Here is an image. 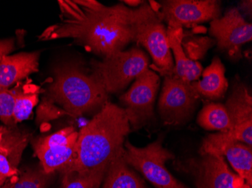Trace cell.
Returning <instances> with one entry per match:
<instances>
[{"label":"cell","mask_w":252,"mask_h":188,"mask_svg":"<svg viewBox=\"0 0 252 188\" xmlns=\"http://www.w3.org/2000/svg\"><path fill=\"white\" fill-rule=\"evenodd\" d=\"M149 69V57L137 48L116 52L93 60L91 74L107 94L121 91Z\"/></svg>","instance_id":"277c9868"},{"label":"cell","mask_w":252,"mask_h":188,"mask_svg":"<svg viewBox=\"0 0 252 188\" xmlns=\"http://www.w3.org/2000/svg\"><path fill=\"white\" fill-rule=\"evenodd\" d=\"M123 2L132 7H137L138 5H141L144 2L143 1H139V0H126Z\"/></svg>","instance_id":"f546056e"},{"label":"cell","mask_w":252,"mask_h":188,"mask_svg":"<svg viewBox=\"0 0 252 188\" xmlns=\"http://www.w3.org/2000/svg\"><path fill=\"white\" fill-rule=\"evenodd\" d=\"M185 166L193 177L196 188H252L219 155H200L188 160Z\"/></svg>","instance_id":"9c48e42d"},{"label":"cell","mask_w":252,"mask_h":188,"mask_svg":"<svg viewBox=\"0 0 252 188\" xmlns=\"http://www.w3.org/2000/svg\"><path fill=\"white\" fill-rule=\"evenodd\" d=\"M39 101L37 93H25L20 90L15 100L13 119L15 124L28 119Z\"/></svg>","instance_id":"d4e9b609"},{"label":"cell","mask_w":252,"mask_h":188,"mask_svg":"<svg viewBox=\"0 0 252 188\" xmlns=\"http://www.w3.org/2000/svg\"><path fill=\"white\" fill-rule=\"evenodd\" d=\"M76 142H74L68 145L34 151L40 161L44 172L52 174L70 163L76 152Z\"/></svg>","instance_id":"d6986e66"},{"label":"cell","mask_w":252,"mask_h":188,"mask_svg":"<svg viewBox=\"0 0 252 188\" xmlns=\"http://www.w3.org/2000/svg\"><path fill=\"white\" fill-rule=\"evenodd\" d=\"M84 11H70L73 18L58 28L52 38L71 37L104 57L121 52L134 41L137 25L157 16L147 3L130 8L123 4L106 7L96 1H74Z\"/></svg>","instance_id":"6da1fadb"},{"label":"cell","mask_w":252,"mask_h":188,"mask_svg":"<svg viewBox=\"0 0 252 188\" xmlns=\"http://www.w3.org/2000/svg\"><path fill=\"white\" fill-rule=\"evenodd\" d=\"M18 173V169L12 165L9 160L0 153V175L3 177H12Z\"/></svg>","instance_id":"83f0119b"},{"label":"cell","mask_w":252,"mask_h":188,"mask_svg":"<svg viewBox=\"0 0 252 188\" xmlns=\"http://www.w3.org/2000/svg\"><path fill=\"white\" fill-rule=\"evenodd\" d=\"M48 98L59 103L68 115L76 117L107 103L108 94L78 65L67 64L56 69L48 87Z\"/></svg>","instance_id":"3957f363"},{"label":"cell","mask_w":252,"mask_h":188,"mask_svg":"<svg viewBox=\"0 0 252 188\" xmlns=\"http://www.w3.org/2000/svg\"><path fill=\"white\" fill-rule=\"evenodd\" d=\"M158 14L168 28L182 29L220 18L221 2L217 0H166Z\"/></svg>","instance_id":"ba28073f"},{"label":"cell","mask_w":252,"mask_h":188,"mask_svg":"<svg viewBox=\"0 0 252 188\" xmlns=\"http://www.w3.org/2000/svg\"><path fill=\"white\" fill-rule=\"evenodd\" d=\"M2 140V127H0V145Z\"/></svg>","instance_id":"1f68e13d"},{"label":"cell","mask_w":252,"mask_h":188,"mask_svg":"<svg viewBox=\"0 0 252 188\" xmlns=\"http://www.w3.org/2000/svg\"><path fill=\"white\" fill-rule=\"evenodd\" d=\"M134 41L148 51L157 70L164 76L173 72V55L168 44L167 29L157 16L144 21L136 27Z\"/></svg>","instance_id":"7c38bea8"},{"label":"cell","mask_w":252,"mask_h":188,"mask_svg":"<svg viewBox=\"0 0 252 188\" xmlns=\"http://www.w3.org/2000/svg\"><path fill=\"white\" fill-rule=\"evenodd\" d=\"M167 36L171 53L175 57V66L171 75L188 83L197 81L202 75L203 68L199 62L190 60L187 56L181 45L182 29L168 28Z\"/></svg>","instance_id":"9a60e30c"},{"label":"cell","mask_w":252,"mask_h":188,"mask_svg":"<svg viewBox=\"0 0 252 188\" xmlns=\"http://www.w3.org/2000/svg\"><path fill=\"white\" fill-rule=\"evenodd\" d=\"M52 174L45 173L43 169L28 170L12 183L8 184L5 188H46Z\"/></svg>","instance_id":"cb8c5ba5"},{"label":"cell","mask_w":252,"mask_h":188,"mask_svg":"<svg viewBox=\"0 0 252 188\" xmlns=\"http://www.w3.org/2000/svg\"><path fill=\"white\" fill-rule=\"evenodd\" d=\"M123 158L128 166L139 172L156 188H189L167 169L166 162L175 159V156L163 146L162 136L143 148L126 141Z\"/></svg>","instance_id":"5b68a950"},{"label":"cell","mask_w":252,"mask_h":188,"mask_svg":"<svg viewBox=\"0 0 252 188\" xmlns=\"http://www.w3.org/2000/svg\"><path fill=\"white\" fill-rule=\"evenodd\" d=\"M130 126L124 108L107 102L78 132L74 157L61 170L63 174L81 172L108 166L124 148Z\"/></svg>","instance_id":"7a4b0ae2"},{"label":"cell","mask_w":252,"mask_h":188,"mask_svg":"<svg viewBox=\"0 0 252 188\" xmlns=\"http://www.w3.org/2000/svg\"><path fill=\"white\" fill-rule=\"evenodd\" d=\"M199 97L192 83L183 81L172 75L165 76L158 103L161 119L171 126L188 122L196 111Z\"/></svg>","instance_id":"8992f818"},{"label":"cell","mask_w":252,"mask_h":188,"mask_svg":"<svg viewBox=\"0 0 252 188\" xmlns=\"http://www.w3.org/2000/svg\"><path fill=\"white\" fill-rule=\"evenodd\" d=\"M159 77L149 69L134 80L120 100L125 106L130 125L139 128L154 117V104L159 87Z\"/></svg>","instance_id":"52a82bcc"},{"label":"cell","mask_w":252,"mask_h":188,"mask_svg":"<svg viewBox=\"0 0 252 188\" xmlns=\"http://www.w3.org/2000/svg\"><path fill=\"white\" fill-rule=\"evenodd\" d=\"M6 180V178L3 177L2 175H0V187L2 186Z\"/></svg>","instance_id":"4dcf8cb0"},{"label":"cell","mask_w":252,"mask_h":188,"mask_svg":"<svg viewBox=\"0 0 252 188\" xmlns=\"http://www.w3.org/2000/svg\"><path fill=\"white\" fill-rule=\"evenodd\" d=\"M224 106L233 124L228 135L252 147V97L247 86L241 81L235 82Z\"/></svg>","instance_id":"4fadbf2b"},{"label":"cell","mask_w":252,"mask_h":188,"mask_svg":"<svg viewBox=\"0 0 252 188\" xmlns=\"http://www.w3.org/2000/svg\"><path fill=\"white\" fill-rule=\"evenodd\" d=\"M19 87L0 90V118L6 125H15L13 119L15 100L20 91Z\"/></svg>","instance_id":"484cf974"},{"label":"cell","mask_w":252,"mask_h":188,"mask_svg":"<svg viewBox=\"0 0 252 188\" xmlns=\"http://www.w3.org/2000/svg\"><path fill=\"white\" fill-rule=\"evenodd\" d=\"M199 154L226 158L235 172L252 188V147L233 139L227 133L219 132L204 138Z\"/></svg>","instance_id":"8fae6325"},{"label":"cell","mask_w":252,"mask_h":188,"mask_svg":"<svg viewBox=\"0 0 252 188\" xmlns=\"http://www.w3.org/2000/svg\"><path fill=\"white\" fill-rule=\"evenodd\" d=\"M68 115L67 113L62 108H59L54 105V103L49 99L45 98L37 109L36 122L38 124L48 122L56 119L63 115Z\"/></svg>","instance_id":"4316f807"},{"label":"cell","mask_w":252,"mask_h":188,"mask_svg":"<svg viewBox=\"0 0 252 188\" xmlns=\"http://www.w3.org/2000/svg\"><path fill=\"white\" fill-rule=\"evenodd\" d=\"M40 52L7 55L0 62V90L8 89L39 70Z\"/></svg>","instance_id":"5bb4252c"},{"label":"cell","mask_w":252,"mask_h":188,"mask_svg":"<svg viewBox=\"0 0 252 188\" xmlns=\"http://www.w3.org/2000/svg\"><path fill=\"white\" fill-rule=\"evenodd\" d=\"M197 123L206 131L230 132L233 129L231 120L224 105L209 103L198 114Z\"/></svg>","instance_id":"ac0fdd59"},{"label":"cell","mask_w":252,"mask_h":188,"mask_svg":"<svg viewBox=\"0 0 252 188\" xmlns=\"http://www.w3.org/2000/svg\"><path fill=\"white\" fill-rule=\"evenodd\" d=\"M15 48L14 39H5L0 40V62L2 58L9 54Z\"/></svg>","instance_id":"f1b7e54d"},{"label":"cell","mask_w":252,"mask_h":188,"mask_svg":"<svg viewBox=\"0 0 252 188\" xmlns=\"http://www.w3.org/2000/svg\"><path fill=\"white\" fill-rule=\"evenodd\" d=\"M218 48L235 59L241 57V48L252 39V25L238 8L228 10L223 17L212 21L209 29Z\"/></svg>","instance_id":"30bf717a"},{"label":"cell","mask_w":252,"mask_h":188,"mask_svg":"<svg viewBox=\"0 0 252 188\" xmlns=\"http://www.w3.org/2000/svg\"><path fill=\"white\" fill-rule=\"evenodd\" d=\"M77 138L78 132L73 127H66L52 135L41 137L36 140L33 143L34 151L68 145L76 142Z\"/></svg>","instance_id":"7402d4cb"},{"label":"cell","mask_w":252,"mask_h":188,"mask_svg":"<svg viewBox=\"0 0 252 188\" xmlns=\"http://www.w3.org/2000/svg\"><path fill=\"white\" fill-rule=\"evenodd\" d=\"M215 43V39L209 37L189 36H182L181 39V45L187 56L194 61L203 58Z\"/></svg>","instance_id":"603a6c76"},{"label":"cell","mask_w":252,"mask_h":188,"mask_svg":"<svg viewBox=\"0 0 252 188\" xmlns=\"http://www.w3.org/2000/svg\"><path fill=\"white\" fill-rule=\"evenodd\" d=\"M26 144L27 138L25 135L2 127V140L0 145V153L5 155L15 167L19 163L21 154Z\"/></svg>","instance_id":"44dd1931"},{"label":"cell","mask_w":252,"mask_h":188,"mask_svg":"<svg viewBox=\"0 0 252 188\" xmlns=\"http://www.w3.org/2000/svg\"><path fill=\"white\" fill-rule=\"evenodd\" d=\"M107 166H102L85 172L65 173L62 188H99L104 180Z\"/></svg>","instance_id":"ffe728a7"},{"label":"cell","mask_w":252,"mask_h":188,"mask_svg":"<svg viewBox=\"0 0 252 188\" xmlns=\"http://www.w3.org/2000/svg\"><path fill=\"white\" fill-rule=\"evenodd\" d=\"M202 79L192 82L199 96L209 100H220L225 95L228 82L225 77V68L220 58L214 57L212 63L202 71Z\"/></svg>","instance_id":"2e32d148"},{"label":"cell","mask_w":252,"mask_h":188,"mask_svg":"<svg viewBox=\"0 0 252 188\" xmlns=\"http://www.w3.org/2000/svg\"><path fill=\"white\" fill-rule=\"evenodd\" d=\"M123 151L124 148L107 166L102 188H148L126 162Z\"/></svg>","instance_id":"e0dca14e"}]
</instances>
